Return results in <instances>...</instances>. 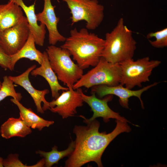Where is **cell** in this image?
<instances>
[{"instance_id": "obj_1", "label": "cell", "mask_w": 167, "mask_h": 167, "mask_svg": "<svg viewBox=\"0 0 167 167\" xmlns=\"http://www.w3.org/2000/svg\"><path fill=\"white\" fill-rule=\"evenodd\" d=\"M86 126L75 125L73 133L76 136L74 150L65 162V167H80L90 162H94L99 167H103L101 156L109 143L118 135L129 132L131 129L127 122L116 120L115 128L111 132L100 133L99 122L96 119L88 121L84 116Z\"/></svg>"}, {"instance_id": "obj_2", "label": "cell", "mask_w": 167, "mask_h": 167, "mask_svg": "<svg viewBox=\"0 0 167 167\" xmlns=\"http://www.w3.org/2000/svg\"><path fill=\"white\" fill-rule=\"evenodd\" d=\"M105 40L86 28L78 31L76 28L70 31L60 47L67 49L79 66L83 70L95 66L99 62L103 50Z\"/></svg>"}, {"instance_id": "obj_3", "label": "cell", "mask_w": 167, "mask_h": 167, "mask_svg": "<svg viewBox=\"0 0 167 167\" xmlns=\"http://www.w3.org/2000/svg\"><path fill=\"white\" fill-rule=\"evenodd\" d=\"M104 47L101 57L109 62L120 65L133 59L136 48V42L131 31L124 25L121 18L110 32L105 34Z\"/></svg>"}, {"instance_id": "obj_4", "label": "cell", "mask_w": 167, "mask_h": 167, "mask_svg": "<svg viewBox=\"0 0 167 167\" xmlns=\"http://www.w3.org/2000/svg\"><path fill=\"white\" fill-rule=\"evenodd\" d=\"M46 52L58 80L67 87H72L84 74L83 70L72 60L70 53L66 49L51 45L47 47Z\"/></svg>"}, {"instance_id": "obj_5", "label": "cell", "mask_w": 167, "mask_h": 167, "mask_svg": "<svg viewBox=\"0 0 167 167\" xmlns=\"http://www.w3.org/2000/svg\"><path fill=\"white\" fill-rule=\"evenodd\" d=\"M120 65L109 62L101 57L97 64L81 77L72 87L75 90L84 87L88 89L99 85L115 86L120 84Z\"/></svg>"}, {"instance_id": "obj_6", "label": "cell", "mask_w": 167, "mask_h": 167, "mask_svg": "<svg viewBox=\"0 0 167 167\" xmlns=\"http://www.w3.org/2000/svg\"><path fill=\"white\" fill-rule=\"evenodd\" d=\"M161 62L158 60H150L148 56L136 61L131 59L123 62L120 65V84L131 89L136 86L141 88L142 83L149 81L152 71Z\"/></svg>"}, {"instance_id": "obj_7", "label": "cell", "mask_w": 167, "mask_h": 167, "mask_svg": "<svg viewBox=\"0 0 167 167\" xmlns=\"http://www.w3.org/2000/svg\"><path fill=\"white\" fill-rule=\"evenodd\" d=\"M67 5L71 14L72 25L80 21L86 22L88 30L96 29L104 18V7L97 0H62Z\"/></svg>"}, {"instance_id": "obj_8", "label": "cell", "mask_w": 167, "mask_h": 167, "mask_svg": "<svg viewBox=\"0 0 167 167\" xmlns=\"http://www.w3.org/2000/svg\"><path fill=\"white\" fill-rule=\"evenodd\" d=\"M30 32L25 16L21 22L0 32V48L12 55L19 51L26 42Z\"/></svg>"}, {"instance_id": "obj_9", "label": "cell", "mask_w": 167, "mask_h": 167, "mask_svg": "<svg viewBox=\"0 0 167 167\" xmlns=\"http://www.w3.org/2000/svg\"><path fill=\"white\" fill-rule=\"evenodd\" d=\"M68 88V90H62L58 97L48 103L49 109L58 113L63 119L74 116L77 113V108L83 105L79 88L75 91L72 87Z\"/></svg>"}, {"instance_id": "obj_10", "label": "cell", "mask_w": 167, "mask_h": 167, "mask_svg": "<svg viewBox=\"0 0 167 167\" xmlns=\"http://www.w3.org/2000/svg\"><path fill=\"white\" fill-rule=\"evenodd\" d=\"M161 82H155L139 90H133L120 84L115 86H108L101 85L93 86L91 89V92H94L98 96L102 98L109 95H115L119 98L120 105L123 107L129 109V99L132 96L137 97L139 99L143 109L144 108L143 103L141 98L142 94L150 88L156 86Z\"/></svg>"}, {"instance_id": "obj_11", "label": "cell", "mask_w": 167, "mask_h": 167, "mask_svg": "<svg viewBox=\"0 0 167 167\" xmlns=\"http://www.w3.org/2000/svg\"><path fill=\"white\" fill-rule=\"evenodd\" d=\"M79 88L84 102L88 105L93 112L92 117L89 119L87 118L88 121H91L97 118L101 117L105 122H109L110 118L130 122L124 117L120 116L118 113L112 110L108 105V103L112 100L113 95H108L103 99H100L96 96L94 92H92L91 96H88L84 94L81 88Z\"/></svg>"}, {"instance_id": "obj_12", "label": "cell", "mask_w": 167, "mask_h": 167, "mask_svg": "<svg viewBox=\"0 0 167 167\" xmlns=\"http://www.w3.org/2000/svg\"><path fill=\"white\" fill-rule=\"evenodd\" d=\"M34 65L28 68L22 74L17 76H9L13 83L23 88L30 95L36 106L37 112L43 114L44 111L49 109V102L46 100L45 96L49 93L48 89L37 90L32 85L29 75L31 71L36 68Z\"/></svg>"}, {"instance_id": "obj_13", "label": "cell", "mask_w": 167, "mask_h": 167, "mask_svg": "<svg viewBox=\"0 0 167 167\" xmlns=\"http://www.w3.org/2000/svg\"><path fill=\"white\" fill-rule=\"evenodd\" d=\"M55 7L52 5L51 0H44L43 11L36 14L37 21L46 27L49 33V43L52 45H55L58 42H64L66 39L58 29L59 18L55 14Z\"/></svg>"}, {"instance_id": "obj_14", "label": "cell", "mask_w": 167, "mask_h": 167, "mask_svg": "<svg viewBox=\"0 0 167 167\" xmlns=\"http://www.w3.org/2000/svg\"><path fill=\"white\" fill-rule=\"evenodd\" d=\"M43 54L41 66L32 70L31 74L33 76H42L46 80L50 86L52 97L55 99L60 95V91H66L69 89V88L63 87L60 84L57 75L51 67L46 51Z\"/></svg>"}, {"instance_id": "obj_15", "label": "cell", "mask_w": 167, "mask_h": 167, "mask_svg": "<svg viewBox=\"0 0 167 167\" xmlns=\"http://www.w3.org/2000/svg\"><path fill=\"white\" fill-rule=\"evenodd\" d=\"M20 7L26 15L30 32L33 35L36 44L41 46L44 45L46 34L45 26L40 23L38 25L35 13V4L27 6L23 0H9Z\"/></svg>"}, {"instance_id": "obj_16", "label": "cell", "mask_w": 167, "mask_h": 167, "mask_svg": "<svg viewBox=\"0 0 167 167\" xmlns=\"http://www.w3.org/2000/svg\"><path fill=\"white\" fill-rule=\"evenodd\" d=\"M24 17L21 8L13 2L0 4V32L18 24Z\"/></svg>"}, {"instance_id": "obj_17", "label": "cell", "mask_w": 167, "mask_h": 167, "mask_svg": "<svg viewBox=\"0 0 167 167\" xmlns=\"http://www.w3.org/2000/svg\"><path fill=\"white\" fill-rule=\"evenodd\" d=\"M32 132L31 128L20 117L9 118L1 125L0 129L1 135L7 139L14 137L23 138Z\"/></svg>"}, {"instance_id": "obj_18", "label": "cell", "mask_w": 167, "mask_h": 167, "mask_svg": "<svg viewBox=\"0 0 167 167\" xmlns=\"http://www.w3.org/2000/svg\"><path fill=\"white\" fill-rule=\"evenodd\" d=\"M10 100L18 107L19 111V117L31 128L41 131L44 128L49 127L54 124V121L46 120L41 117L31 109L25 107L17 100L12 98Z\"/></svg>"}, {"instance_id": "obj_19", "label": "cell", "mask_w": 167, "mask_h": 167, "mask_svg": "<svg viewBox=\"0 0 167 167\" xmlns=\"http://www.w3.org/2000/svg\"><path fill=\"white\" fill-rule=\"evenodd\" d=\"M35 41L32 34L30 32L26 42L21 49L15 54L11 56L12 71L14 69L17 62L23 58L34 60L41 65L42 63L43 54L37 49L35 47Z\"/></svg>"}, {"instance_id": "obj_20", "label": "cell", "mask_w": 167, "mask_h": 167, "mask_svg": "<svg viewBox=\"0 0 167 167\" xmlns=\"http://www.w3.org/2000/svg\"><path fill=\"white\" fill-rule=\"evenodd\" d=\"M75 146V141H72L66 149L63 151L58 150V147L54 146L52 150L48 152L39 150L36 152L41 157L45 159L44 166L51 167L55 164H58L60 160L63 158L69 156L72 152Z\"/></svg>"}, {"instance_id": "obj_21", "label": "cell", "mask_w": 167, "mask_h": 167, "mask_svg": "<svg viewBox=\"0 0 167 167\" xmlns=\"http://www.w3.org/2000/svg\"><path fill=\"white\" fill-rule=\"evenodd\" d=\"M8 96H11L20 101L22 96L21 93L15 91L14 83L6 75L3 77V81L0 88V102Z\"/></svg>"}, {"instance_id": "obj_22", "label": "cell", "mask_w": 167, "mask_h": 167, "mask_svg": "<svg viewBox=\"0 0 167 167\" xmlns=\"http://www.w3.org/2000/svg\"><path fill=\"white\" fill-rule=\"evenodd\" d=\"M154 37L156 40L154 41L149 40L151 45L156 48H162L167 46V28L155 32L148 33L147 35L148 39Z\"/></svg>"}, {"instance_id": "obj_23", "label": "cell", "mask_w": 167, "mask_h": 167, "mask_svg": "<svg viewBox=\"0 0 167 167\" xmlns=\"http://www.w3.org/2000/svg\"><path fill=\"white\" fill-rule=\"evenodd\" d=\"M19 155L17 153H11L6 158L3 160V165L5 167H34V165L28 166L24 164L19 160Z\"/></svg>"}, {"instance_id": "obj_24", "label": "cell", "mask_w": 167, "mask_h": 167, "mask_svg": "<svg viewBox=\"0 0 167 167\" xmlns=\"http://www.w3.org/2000/svg\"><path fill=\"white\" fill-rule=\"evenodd\" d=\"M0 66L5 70L12 71L11 57L6 54L0 48Z\"/></svg>"}, {"instance_id": "obj_25", "label": "cell", "mask_w": 167, "mask_h": 167, "mask_svg": "<svg viewBox=\"0 0 167 167\" xmlns=\"http://www.w3.org/2000/svg\"><path fill=\"white\" fill-rule=\"evenodd\" d=\"M2 86V83L0 81V88Z\"/></svg>"}, {"instance_id": "obj_26", "label": "cell", "mask_w": 167, "mask_h": 167, "mask_svg": "<svg viewBox=\"0 0 167 167\" xmlns=\"http://www.w3.org/2000/svg\"><path fill=\"white\" fill-rule=\"evenodd\" d=\"M1 158V157H0V158Z\"/></svg>"}]
</instances>
